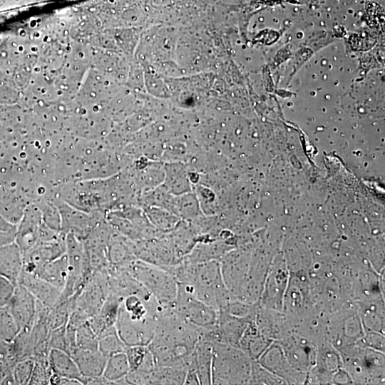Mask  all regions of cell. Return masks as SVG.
I'll use <instances>...</instances> for the list:
<instances>
[{
	"label": "cell",
	"instance_id": "18",
	"mask_svg": "<svg viewBox=\"0 0 385 385\" xmlns=\"http://www.w3.org/2000/svg\"><path fill=\"white\" fill-rule=\"evenodd\" d=\"M48 361L52 373L77 379L82 384L83 376L69 354L60 349H50Z\"/></svg>",
	"mask_w": 385,
	"mask_h": 385
},
{
	"label": "cell",
	"instance_id": "3",
	"mask_svg": "<svg viewBox=\"0 0 385 385\" xmlns=\"http://www.w3.org/2000/svg\"><path fill=\"white\" fill-rule=\"evenodd\" d=\"M251 359L239 347L212 344V384H248Z\"/></svg>",
	"mask_w": 385,
	"mask_h": 385
},
{
	"label": "cell",
	"instance_id": "27",
	"mask_svg": "<svg viewBox=\"0 0 385 385\" xmlns=\"http://www.w3.org/2000/svg\"><path fill=\"white\" fill-rule=\"evenodd\" d=\"M34 366V358L29 357L18 361L13 369L14 384H29Z\"/></svg>",
	"mask_w": 385,
	"mask_h": 385
},
{
	"label": "cell",
	"instance_id": "29",
	"mask_svg": "<svg viewBox=\"0 0 385 385\" xmlns=\"http://www.w3.org/2000/svg\"><path fill=\"white\" fill-rule=\"evenodd\" d=\"M148 350V345L126 346L124 352L127 356L130 370H137L140 367Z\"/></svg>",
	"mask_w": 385,
	"mask_h": 385
},
{
	"label": "cell",
	"instance_id": "25",
	"mask_svg": "<svg viewBox=\"0 0 385 385\" xmlns=\"http://www.w3.org/2000/svg\"><path fill=\"white\" fill-rule=\"evenodd\" d=\"M76 345L82 349H98V336L88 321L76 329Z\"/></svg>",
	"mask_w": 385,
	"mask_h": 385
},
{
	"label": "cell",
	"instance_id": "2",
	"mask_svg": "<svg viewBox=\"0 0 385 385\" xmlns=\"http://www.w3.org/2000/svg\"><path fill=\"white\" fill-rule=\"evenodd\" d=\"M178 285L218 312L232 300L224 284L217 260L197 263L192 282L188 284L178 283Z\"/></svg>",
	"mask_w": 385,
	"mask_h": 385
},
{
	"label": "cell",
	"instance_id": "28",
	"mask_svg": "<svg viewBox=\"0 0 385 385\" xmlns=\"http://www.w3.org/2000/svg\"><path fill=\"white\" fill-rule=\"evenodd\" d=\"M38 206L41 212L43 222L52 230L61 232V217L57 206L48 202Z\"/></svg>",
	"mask_w": 385,
	"mask_h": 385
},
{
	"label": "cell",
	"instance_id": "31",
	"mask_svg": "<svg viewBox=\"0 0 385 385\" xmlns=\"http://www.w3.org/2000/svg\"><path fill=\"white\" fill-rule=\"evenodd\" d=\"M128 385H152L151 372L130 370L125 376Z\"/></svg>",
	"mask_w": 385,
	"mask_h": 385
},
{
	"label": "cell",
	"instance_id": "9",
	"mask_svg": "<svg viewBox=\"0 0 385 385\" xmlns=\"http://www.w3.org/2000/svg\"><path fill=\"white\" fill-rule=\"evenodd\" d=\"M57 207L61 217V232L65 235L71 233L82 242L101 222L97 217H94V215L73 208L67 203L58 204Z\"/></svg>",
	"mask_w": 385,
	"mask_h": 385
},
{
	"label": "cell",
	"instance_id": "11",
	"mask_svg": "<svg viewBox=\"0 0 385 385\" xmlns=\"http://www.w3.org/2000/svg\"><path fill=\"white\" fill-rule=\"evenodd\" d=\"M37 300L24 287L17 284L7 305L21 329L31 327L36 314Z\"/></svg>",
	"mask_w": 385,
	"mask_h": 385
},
{
	"label": "cell",
	"instance_id": "4",
	"mask_svg": "<svg viewBox=\"0 0 385 385\" xmlns=\"http://www.w3.org/2000/svg\"><path fill=\"white\" fill-rule=\"evenodd\" d=\"M109 293L108 268L93 272L76 299L66 325L76 329L97 314Z\"/></svg>",
	"mask_w": 385,
	"mask_h": 385
},
{
	"label": "cell",
	"instance_id": "34",
	"mask_svg": "<svg viewBox=\"0 0 385 385\" xmlns=\"http://www.w3.org/2000/svg\"><path fill=\"white\" fill-rule=\"evenodd\" d=\"M184 384H187V385L200 384L199 379H198L192 359L188 366Z\"/></svg>",
	"mask_w": 385,
	"mask_h": 385
},
{
	"label": "cell",
	"instance_id": "8",
	"mask_svg": "<svg viewBox=\"0 0 385 385\" xmlns=\"http://www.w3.org/2000/svg\"><path fill=\"white\" fill-rule=\"evenodd\" d=\"M66 235L57 239L39 242L23 252V272L34 274L44 265L66 254Z\"/></svg>",
	"mask_w": 385,
	"mask_h": 385
},
{
	"label": "cell",
	"instance_id": "30",
	"mask_svg": "<svg viewBox=\"0 0 385 385\" xmlns=\"http://www.w3.org/2000/svg\"><path fill=\"white\" fill-rule=\"evenodd\" d=\"M48 346L50 349H57L70 354V347L66 337V324L51 331Z\"/></svg>",
	"mask_w": 385,
	"mask_h": 385
},
{
	"label": "cell",
	"instance_id": "15",
	"mask_svg": "<svg viewBox=\"0 0 385 385\" xmlns=\"http://www.w3.org/2000/svg\"><path fill=\"white\" fill-rule=\"evenodd\" d=\"M71 356L76 363L83 376H102L108 357L98 349L88 350L76 348Z\"/></svg>",
	"mask_w": 385,
	"mask_h": 385
},
{
	"label": "cell",
	"instance_id": "14",
	"mask_svg": "<svg viewBox=\"0 0 385 385\" xmlns=\"http://www.w3.org/2000/svg\"><path fill=\"white\" fill-rule=\"evenodd\" d=\"M23 270V251L14 242L0 247V275L17 285Z\"/></svg>",
	"mask_w": 385,
	"mask_h": 385
},
{
	"label": "cell",
	"instance_id": "1",
	"mask_svg": "<svg viewBox=\"0 0 385 385\" xmlns=\"http://www.w3.org/2000/svg\"><path fill=\"white\" fill-rule=\"evenodd\" d=\"M160 308L157 299L144 287L121 299L115 326L126 346L150 344Z\"/></svg>",
	"mask_w": 385,
	"mask_h": 385
},
{
	"label": "cell",
	"instance_id": "21",
	"mask_svg": "<svg viewBox=\"0 0 385 385\" xmlns=\"http://www.w3.org/2000/svg\"><path fill=\"white\" fill-rule=\"evenodd\" d=\"M130 368L125 352H120L108 357L103 376L111 384H117L118 381L125 377Z\"/></svg>",
	"mask_w": 385,
	"mask_h": 385
},
{
	"label": "cell",
	"instance_id": "22",
	"mask_svg": "<svg viewBox=\"0 0 385 385\" xmlns=\"http://www.w3.org/2000/svg\"><path fill=\"white\" fill-rule=\"evenodd\" d=\"M75 299L76 294L64 300L57 302L52 307L49 308L48 323L51 331L67 324Z\"/></svg>",
	"mask_w": 385,
	"mask_h": 385
},
{
	"label": "cell",
	"instance_id": "36",
	"mask_svg": "<svg viewBox=\"0 0 385 385\" xmlns=\"http://www.w3.org/2000/svg\"><path fill=\"white\" fill-rule=\"evenodd\" d=\"M8 359H11L9 356V343L0 338V361H3Z\"/></svg>",
	"mask_w": 385,
	"mask_h": 385
},
{
	"label": "cell",
	"instance_id": "5",
	"mask_svg": "<svg viewBox=\"0 0 385 385\" xmlns=\"http://www.w3.org/2000/svg\"><path fill=\"white\" fill-rule=\"evenodd\" d=\"M124 267L134 279L155 297L160 305H174L178 282L170 272L138 259L133 260Z\"/></svg>",
	"mask_w": 385,
	"mask_h": 385
},
{
	"label": "cell",
	"instance_id": "24",
	"mask_svg": "<svg viewBox=\"0 0 385 385\" xmlns=\"http://www.w3.org/2000/svg\"><path fill=\"white\" fill-rule=\"evenodd\" d=\"M21 331V327L7 306L0 307V338L11 343Z\"/></svg>",
	"mask_w": 385,
	"mask_h": 385
},
{
	"label": "cell",
	"instance_id": "33",
	"mask_svg": "<svg viewBox=\"0 0 385 385\" xmlns=\"http://www.w3.org/2000/svg\"><path fill=\"white\" fill-rule=\"evenodd\" d=\"M49 384L55 385H82L81 382L77 379L62 376L52 373Z\"/></svg>",
	"mask_w": 385,
	"mask_h": 385
},
{
	"label": "cell",
	"instance_id": "7",
	"mask_svg": "<svg viewBox=\"0 0 385 385\" xmlns=\"http://www.w3.org/2000/svg\"><path fill=\"white\" fill-rule=\"evenodd\" d=\"M174 307L183 319L197 328L211 327L217 322L218 311L178 286Z\"/></svg>",
	"mask_w": 385,
	"mask_h": 385
},
{
	"label": "cell",
	"instance_id": "16",
	"mask_svg": "<svg viewBox=\"0 0 385 385\" xmlns=\"http://www.w3.org/2000/svg\"><path fill=\"white\" fill-rule=\"evenodd\" d=\"M192 360L200 384H212V343L199 339L194 348Z\"/></svg>",
	"mask_w": 385,
	"mask_h": 385
},
{
	"label": "cell",
	"instance_id": "32",
	"mask_svg": "<svg viewBox=\"0 0 385 385\" xmlns=\"http://www.w3.org/2000/svg\"><path fill=\"white\" fill-rule=\"evenodd\" d=\"M16 285L0 275V307L7 306Z\"/></svg>",
	"mask_w": 385,
	"mask_h": 385
},
{
	"label": "cell",
	"instance_id": "10",
	"mask_svg": "<svg viewBox=\"0 0 385 385\" xmlns=\"http://www.w3.org/2000/svg\"><path fill=\"white\" fill-rule=\"evenodd\" d=\"M42 222L39 207L34 204L28 205L19 222L15 234V242L23 252L38 243V231Z\"/></svg>",
	"mask_w": 385,
	"mask_h": 385
},
{
	"label": "cell",
	"instance_id": "26",
	"mask_svg": "<svg viewBox=\"0 0 385 385\" xmlns=\"http://www.w3.org/2000/svg\"><path fill=\"white\" fill-rule=\"evenodd\" d=\"M52 371L48 364V356L34 358V366L29 384H49Z\"/></svg>",
	"mask_w": 385,
	"mask_h": 385
},
{
	"label": "cell",
	"instance_id": "20",
	"mask_svg": "<svg viewBox=\"0 0 385 385\" xmlns=\"http://www.w3.org/2000/svg\"><path fill=\"white\" fill-rule=\"evenodd\" d=\"M188 366H160L151 371L153 384H184Z\"/></svg>",
	"mask_w": 385,
	"mask_h": 385
},
{
	"label": "cell",
	"instance_id": "12",
	"mask_svg": "<svg viewBox=\"0 0 385 385\" xmlns=\"http://www.w3.org/2000/svg\"><path fill=\"white\" fill-rule=\"evenodd\" d=\"M18 284L27 289L36 299L51 308L58 301L62 289L50 284L34 274L21 272Z\"/></svg>",
	"mask_w": 385,
	"mask_h": 385
},
{
	"label": "cell",
	"instance_id": "6",
	"mask_svg": "<svg viewBox=\"0 0 385 385\" xmlns=\"http://www.w3.org/2000/svg\"><path fill=\"white\" fill-rule=\"evenodd\" d=\"M66 245L68 275L57 302L64 300L77 293L93 273L88 262L83 242L68 233L66 235Z\"/></svg>",
	"mask_w": 385,
	"mask_h": 385
},
{
	"label": "cell",
	"instance_id": "13",
	"mask_svg": "<svg viewBox=\"0 0 385 385\" xmlns=\"http://www.w3.org/2000/svg\"><path fill=\"white\" fill-rule=\"evenodd\" d=\"M218 312L217 322L218 343L238 347L240 340L248 324L255 319L240 318L224 312Z\"/></svg>",
	"mask_w": 385,
	"mask_h": 385
},
{
	"label": "cell",
	"instance_id": "19",
	"mask_svg": "<svg viewBox=\"0 0 385 385\" xmlns=\"http://www.w3.org/2000/svg\"><path fill=\"white\" fill-rule=\"evenodd\" d=\"M36 275L63 289L68 275L66 255L64 254L61 257L42 266L36 272Z\"/></svg>",
	"mask_w": 385,
	"mask_h": 385
},
{
	"label": "cell",
	"instance_id": "35",
	"mask_svg": "<svg viewBox=\"0 0 385 385\" xmlns=\"http://www.w3.org/2000/svg\"><path fill=\"white\" fill-rule=\"evenodd\" d=\"M16 230H0V247L15 241Z\"/></svg>",
	"mask_w": 385,
	"mask_h": 385
},
{
	"label": "cell",
	"instance_id": "17",
	"mask_svg": "<svg viewBox=\"0 0 385 385\" xmlns=\"http://www.w3.org/2000/svg\"><path fill=\"white\" fill-rule=\"evenodd\" d=\"M121 299L108 293L99 311L88 319V323L97 336L115 326Z\"/></svg>",
	"mask_w": 385,
	"mask_h": 385
},
{
	"label": "cell",
	"instance_id": "23",
	"mask_svg": "<svg viewBox=\"0 0 385 385\" xmlns=\"http://www.w3.org/2000/svg\"><path fill=\"white\" fill-rule=\"evenodd\" d=\"M126 345L118 334L113 326L98 336V349L107 357L124 352Z\"/></svg>",
	"mask_w": 385,
	"mask_h": 385
}]
</instances>
